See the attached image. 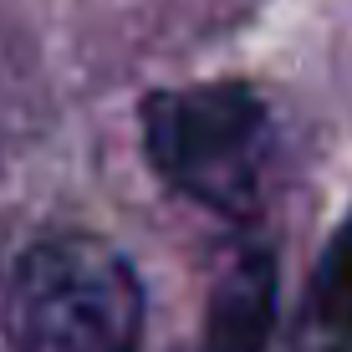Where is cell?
<instances>
[{
	"mask_svg": "<svg viewBox=\"0 0 352 352\" xmlns=\"http://www.w3.org/2000/svg\"><path fill=\"white\" fill-rule=\"evenodd\" d=\"M143 327L138 265L92 230L36 235L0 291L6 352H143Z\"/></svg>",
	"mask_w": 352,
	"mask_h": 352,
	"instance_id": "cell-1",
	"label": "cell"
},
{
	"mask_svg": "<svg viewBox=\"0 0 352 352\" xmlns=\"http://www.w3.org/2000/svg\"><path fill=\"white\" fill-rule=\"evenodd\" d=\"M138 138L148 168L199 210L220 220H250L261 210L276 159V118L245 77L153 87L138 102Z\"/></svg>",
	"mask_w": 352,
	"mask_h": 352,
	"instance_id": "cell-2",
	"label": "cell"
},
{
	"mask_svg": "<svg viewBox=\"0 0 352 352\" xmlns=\"http://www.w3.org/2000/svg\"><path fill=\"white\" fill-rule=\"evenodd\" d=\"M281 261L271 245H240L204 296L199 352H265L276 337Z\"/></svg>",
	"mask_w": 352,
	"mask_h": 352,
	"instance_id": "cell-3",
	"label": "cell"
},
{
	"mask_svg": "<svg viewBox=\"0 0 352 352\" xmlns=\"http://www.w3.org/2000/svg\"><path fill=\"white\" fill-rule=\"evenodd\" d=\"M286 352H352V214L317 256Z\"/></svg>",
	"mask_w": 352,
	"mask_h": 352,
	"instance_id": "cell-4",
	"label": "cell"
}]
</instances>
